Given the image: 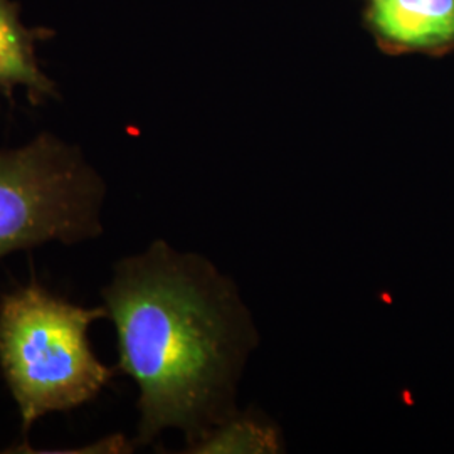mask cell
Segmentation results:
<instances>
[{
    "label": "cell",
    "instance_id": "cell-5",
    "mask_svg": "<svg viewBox=\"0 0 454 454\" xmlns=\"http://www.w3.org/2000/svg\"><path fill=\"white\" fill-rule=\"evenodd\" d=\"M379 31L407 46H434L454 39V0H373Z\"/></svg>",
    "mask_w": 454,
    "mask_h": 454
},
{
    "label": "cell",
    "instance_id": "cell-6",
    "mask_svg": "<svg viewBox=\"0 0 454 454\" xmlns=\"http://www.w3.org/2000/svg\"><path fill=\"white\" fill-rule=\"evenodd\" d=\"M192 453H276L279 439L275 427L247 418H229L189 442Z\"/></svg>",
    "mask_w": 454,
    "mask_h": 454
},
{
    "label": "cell",
    "instance_id": "cell-3",
    "mask_svg": "<svg viewBox=\"0 0 454 454\" xmlns=\"http://www.w3.org/2000/svg\"><path fill=\"white\" fill-rule=\"evenodd\" d=\"M103 199L105 184L82 152L51 133L0 150V260L51 241L97 238Z\"/></svg>",
    "mask_w": 454,
    "mask_h": 454
},
{
    "label": "cell",
    "instance_id": "cell-2",
    "mask_svg": "<svg viewBox=\"0 0 454 454\" xmlns=\"http://www.w3.org/2000/svg\"><path fill=\"white\" fill-rule=\"evenodd\" d=\"M105 317V307L73 305L35 281L2 296L0 369L24 433L49 412L90 403L112 380L88 340L90 325Z\"/></svg>",
    "mask_w": 454,
    "mask_h": 454
},
{
    "label": "cell",
    "instance_id": "cell-4",
    "mask_svg": "<svg viewBox=\"0 0 454 454\" xmlns=\"http://www.w3.org/2000/svg\"><path fill=\"white\" fill-rule=\"evenodd\" d=\"M52 35L54 31L48 27H26L19 19V4L0 0V93L9 101L16 88H26L35 106L59 97L56 84L43 73L35 58L37 41Z\"/></svg>",
    "mask_w": 454,
    "mask_h": 454
},
{
    "label": "cell",
    "instance_id": "cell-1",
    "mask_svg": "<svg viewBox=\"0 0 454 454\" xmlns=\"http://www.w3.org/2000/svg\"><path fill=\"white\" fill-rule=\"evenodd\" d=\"M120 371L140 387L138 441L179 427L189 442L224 421L249 325L232 285L165 243L120 261L103 290Z\"/></svg>",
    "mask_w": 454,
    "mask_h": 454
}]
</instances>
